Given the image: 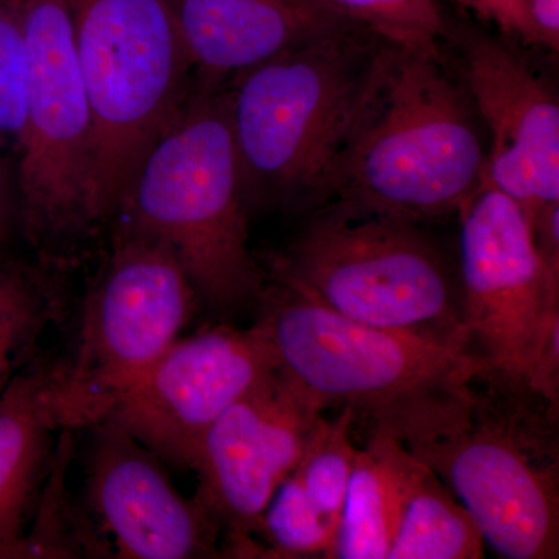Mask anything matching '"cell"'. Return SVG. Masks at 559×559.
I'll list each match as a JSON object with an SVG mask.
<instances>
[{"instance_id": "cell-1", "label": "cell", "mask_w": 559, "mask_h": 559, "mask_svg": "<svg viewBox=\"0 0 559 559\" xmlns=\"http://www.w3.org/2000/svg\"><path fill=\"white\" fill-rule=\"evenodd\" d=\"M360 425L421 460L509 559L559 557V403L474 360Z\"/></svg>"}, {"instance_id": "cell-2", "label": "cell", "mask_w": 559, "mask_h": 559, "mask_svg": "<svg viewBox=\"0 0 559 559\" xmlns=\"http://www.w3.org/2000/svg\"><path fill=\"white\" fill-rule=\"evenodd\" d=\"M485 160L484 127L443 53L384 43L323 178L320 205L417 224L444 219L480 189Z\"/></svg>"}, {"instance_id": "cell-3", "label": "cell", "mask_w": 559, "mask_h": 559, "mask_svg": "<svg viewBox=\"0 0 559 559\" xmlns=\"http://www.w3.org/2000/svg\"><path fill=\"white\" fill-rule=\"evenodd\" d=\"M248 218L227 83L194 76L189 97L140 164L110 226L164 242L201 305L234 312L259 304L266 288L249 248Z\"/></svg>"}, {"instance_id": "cell-4", "label": "cell", "mask_w": 559, "mask_h": 559, "mask_svg": "<svg viewBox=\"0 0 559 559\" xmlns=\"http://www.w3.org/2000/svg\"><path fill=\"white\" fill-rule=\"evenodd\" d=\"M381 39L347 24L227 83L249 209H318L323 178L369 84Z\"/></svg>"}, {"instance_id": "cell-5", "label": "cell", "mask_w": 559, "mask_h": 559, "mask_svg": "<svg viewBox=\"0 0 559 559\" xmlns=\"http://www.w3.org/2000/svg\"><path fill=\"white\" fill-rule=\"evenodd\" d=\"M272 278L345 318L463 348L459 270L421 224L326 202L307 213Z\"/></svg>"}, {"instance_id": "cell-6", "label": "cell", "mask_w": 559, "mask_h": 559, "mask_svg": "<svg viewBox=\"0 0 559 559\" xmlns=\"http://www.w3.org/2000/svg\"><path fill=\"white\" fill-rule=\"evenodd\" d=\"M92 121L91 213L112 224L194 73L165 0H70Z\"/></svg>"}, {"instance_id": "cell-7", "label": "cell", "mask_w": 559, "mask_h": 559, "mask_svg": "<svg viewBox=\"0 0 559 559\" xmlns=\"http://www.w3.org/2000/svg\"><path fill=\"white\" fill-rule=\"evenodd\" d=\"M110 248L83 305L72 355L55 359L66 430L105 419L114 401L182 336L200 296L170 249L114 224Z\"/></svg>"}, {"instance_id": "cell-8", "label": "cell", "mask_w": 559, "mask_h": 559, "mask_svg": "<svg viewBox=\"0 0 559 559\" xmlns=\"http://www.w3.org/2000/svg\"><path fill=\"white\" fill-rule=\"evenodd\" d=\"M28 62L27 124L16 202L25 237L46 257L97 234L91 213L92 121L70 0H7Z\"/></svg>"}, {"instance_id": "cell-9", "label": "cell", "mask_w": 559, "mask_h": 559, "mask_svg": "<svg viewBox=\"0 0 559 559\" xmlns=\"http://www.w3.org/2000/svg\"><path fill=\"white\" fill-rule=\"evenodd\" d=\"M463 348L559 403V274L511 198L481 183L460 212Z\"/></svg>"}, {"instance_id": "cell-10", "label": "cell", "mask_w": 559, "mask_h": 559, "mask_svg": "<svg viewBox=\"0 0 559 559\" xmlns=\"http://www.w3.org/2000/svg\"><path fill=\"white\" fill-rule=\"evenodd\" d=\"M259 304L283 377L323 412L352 411L355 423L474 362L457 345L345 318L277 280Z\"/></svg>"}, {"instance_id": "cell-11", "label": "cell", "mask_w": 559, "mask_h": 559, "mask_svg": "<svg viewBox=\"0 0 559 559\" xmlns=\"http://www.w3.org/2000/svg\"><path fill=\"white\" fill-rule=\"evenodd\" d=\"M277 370L259 323L213 326L180 336L114 401L105 419L168 465L191 469L210 426Z\"/></svg>"}, {"instance_id": "cell-12", "label": "cell", "mask_w": 559, "mask_h": 559, "mask_svg": "<svg viewBox=\"0 0 559 559\" xmlns=\"http://www.w3.org/2000/svg\"><path fill=\"white\" fill-rule=\"evenodd\" d=\"M325 415L277 370L205 432L193 469L197 498L226 536V554L257 557L264 511Z\"/></svg>"}, {"instance_id": "cell-13", "label": "cell", "mask_w": 559, "mask_h": 559, "mask_svg": "<svg viewBox=\"0 0 559 559\" xmlns=\"http://www.w3.org/2000/svg\"><path fill=\"white\" fill-rule=\"evenodd\" d=\"M84 450V513L98 557H219L221 528L200 499L176 489L165 462L103 419Z\"/></svg>"}, {"instance_id": "cell-14", "label": "cell", "mask_w": 559, "mask_h": 559, "mask_svg": "<svg viewBox=\"0 0 559 559\" xmlns=\"http://www.w3.org/2000/svg\"><path fill=\"white\" fill-rule=\"evenodd\" d=\"M459 80L488 135L484 183L528 221L559 201V102L516 43L481 31L459 38Z\"/></svg>"}, {"instance_id": "cell-15", "label": "cell", "mask_w": 559, "mask_h": 559, "mask_svg": "<svg viewBox=\"0 0 559 559\" xmlns=\"http://www.w3.org/2000/svg\"><path fill=\"white\" fill-rule=\"evenodd\" d=\"M165 2L194 76L218 83L348 24L308 0Z\"/></svg>"}, {"instance_id": "cell-16", "label": "cell", "mask_w": 559, "mask_h": 559, "mask_svg": "<svg viewBox=\"0 0 559 559\" xmlns=\"http://www.w3.org/2000/svg\"><path fill=\"white\" fill-rule=\"evenodd\" d=\"M55 359L40 356L0 396V559L28 558L27 538L64 429ZM60 441V440H58Z\"/></svg>"}, {"instance_id": "cell-17", "label": "cell", "mask_w": 559, "mask_h": 559, "mask_svg": "<svg viewBox=\"0 0 559 559\" xmlns=\"http://www.w3.org/2000/svg\"><path fill=\"white\" fill-rule=\"evenodd\" d=\"M396 488V527L389 559H479L485 540L448 485L388 433L367 430Z\"/></svg>"}, {"instance_id": "cell-18", "label": "cell", "mask_w": 559, "mask_h": 559, "mask_svg": "<svg viewBox=\"0 0 559 559\" xmlns=\"http://www.w3.org/2000/svg\"><path fill=\"white\" fill-rule=\"evenodd\" d=\"M64 311V297L49 272L0 249V396L43 356L40 342Z\"/></svg>"}, {"instance_id": "cell-19", "label": "cell", "mask_w": 559, "mask_h": 559, "mask_svg": "<svg viewBox=\"0 0 559 559\" xmlns=\"http://www.w3.org/2000/svg\"><path fill=\"white\" fill-rule=\"evenodd\" d=\"M395 527V481L380 448L367 437L349 476L331 558L385 559Z\"/></svg>"}, {"instance_id": "cell-20", "label": "cell", "mask_w": 559, "mask_h": 559, "mask_svg": "<svg viewBox=\"0 0 559 559\" xmlns=\"http://www.w3.org/2000/svg\"><path fill=\"white\" fill-rule=\"evenodd\" d=\"M320 10L407 49L443 53L450 36L441 0H308Z\"/></svg>"}, {"instance_id": "cell-21", "label": "cell", "mask_w": 559, "mask_h": 559, "mask_svg": "<svg viewBox=\"0 0 559 559\" xmlns=\"http://www.w3.org/2000/svg\"><path fill=\"white\" fill-rule=\"evenodd\" d=\"M355 415L341 409L336 418L319 419L293 476L316 507L331 521H340L342 503L358 448L353 443Z\"/></svg>"}, {"instance_id": "cell-22", "label": "cell", "mask_w": 559, "mask_h": 559, "mask_svg": "<svg viewBox=\"0 0 559 559\" xmlns=\"http://www.w3.org/2000/svg\"><path fill=\"white\" fill-rule=\"evenodd\" d=\"M336 522L326 518L290 474L264 511L260 535L275 558H331Z\"/></svg>"}, {"instance_id": "cell-23", "label": "cell", "mask_w": 559, "mask_h": 559, "mask_svg": "<svg viewBox=\"0 0 559 559\" xmlns=\"http://www.w3.org/2000/svg\"><path fill=\"white\" fill-rule=\"evenodd\" d=\"M28 62L20 21L0 2V148L17 151L27 124Z\"/></svg>"}, {"instance_id": "cell-24", "label": "cell", "mask_w": 559, "mask_h": 559, "mask_svg": "<svg viewBox=\"0 0 559 559\" xmlns=\"http://www.w3.org/2000/svg\"><path fill=\"white\" fill-rule=\"evenodd\" d=\"M477 20L495 25L503 38L530 46L527 25L522 20L516 0H455Z\"/></svg>"}, {"instance_id": "cell-25", "label": "cell", "mask_w": 559, "mask_h": 559, "mask_svg": "<svg viewBox=\"0 0 559 559\" xmlns=\"http://www.w3.org/2000/svg\"><path fill=\"white\" fill-rule=\"evenodd\" d=\"M527 25L530 46L559 51V0H516Z\"/></svg>"}, {"instance_id": "cell-26", "label": "cell", "mask_w": 559, "mask_h": 559, "mask_svg": "<svg viewBox=\"0 0 559 559\" xmlns=\"http://www.w3.org/2000/svg\"><path fill=\"white\" fill-rule=\"evenodd\" d=\"M0 150H2V148H0ZM5 178H7L5 168H3L2 159H0V183H2L3 180H5Z\"/></svg>"}, {"instance_id": "cell-27", "label": "cell", "mask_w": 559, "mask_h": 559, "mask_svg": "<svg viewBox=\"0 0 559 559\" xmlns=\"http://www.w3.org/2000/svg\"><path fill=\"white\" fill-rule=\"evenodd\" d=\"M0 2H5V0H0Z\"/></svg>"}]
</instances>
